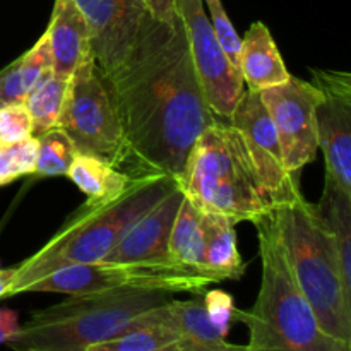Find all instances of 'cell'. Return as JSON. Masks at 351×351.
<instances>
[{"mask_svg":"<svg viewBox=\"0 0 351 351\" xmlns=\"http://www.w3.org/2000/svg\"><path fill=\"white\" fill-rule=\"evenodd\" d=\"M178 185L201 211L221 213L235 223H254L278 208L228 120L216 119L199 136Z\"/></svg>","mask_w":351,"mask_h":351,"instance_id":"cell-6","label":"cell"},{"mask_svg":"<svg viewBox=\"0 0 351 351\" xmlns=\"http://www.w3.org/2000/svg\"><path fill=\"white\" fill-rule=\"evenodd\" d=\"M228 122L242 136L257 175L274 202L280 206L288 201L300 189V180L298 173L285 167L280 139L261 93L245 88Z\"/></svg>","mask_w":351,"mask_h":351,"instance_id":"cell-13","label":"cell"},{"mask_svg":"<svg viewBox=\"0 0 351 351\" xmlns=\"http://www.w3.org/2000/svg\"><path fill=\"white\" fill-rule=\"evenodd\" d=\"M47 34L53 75L71 79L75 69L93 55L88 21L74 0H55Z\"/></svg>","mask_w":351,"mask_h":351,"instance_id":"cell-15","label":"cell"},{"mask_svg":"<svg viewBox=\"0 0 351 351\" xmlns=\"http://www.w3.org/2000/svg\"><path fill=\"white\" fill-rule=\"evenodd\" d=\"M182 199L184 191L177 185L163 201L137 219L99 263H171L168 242Z\"/></svg>","mask_w":351,"mask_h":351,"instance_id":"cell-14","label":"cell"},{"mask_svg":"<svg viewBox=\"0 0 351 351\" xmlns=\"http://www.w3.org/2000/svg\"><path fill=\"white\" fill-rule=\"evenodd\" d=\"M19 331V317L10 308H0V345L9 341Z\"/></svg>","mask_w":351,"mask_h":351,"instance_id":"cell-31","label":"cell"},{"mask_svg":"<svg viewBox=\"0 0 351 351\" xmlns=\"http://www.w3.org/2000/svg\"><path fill=\"white\" fill-rule=\"evenodd\" d=\"M16 273L17 266L9 267V269H0V298L10 297V290H12Z\"/></svg>","mask_w":351,"mask_h":351,"instance_id":"cell-32","label":"cell"},{"mask_svg":"<svg viewBox=\"0 0 351 351\" xmlns=\"http://www.w3.org/2000/svg\"><path fill=\"white\" fill-rule=\"evenodd\" d=\"M170 297L136 288L69 295L60 304L33 312L5 345L12 351H84L129 329Z\"/></svg>","mask_w":351,"mask_h":351,"instance_id":"cell-5","label":"cell"},{"mask_svg":"<svg viewBox=\"0 0 351 351\" xmlns=\"http://www.w3.org/2000/svg\"><path fill=\"white\" fill-rule=\"evenodd\" d=\"M67 177L86 194L88 204H103L125 194L137 178L123 173L113 165L96 156L77 153Z\"/></svg>","mask_w":351,"mask_h":351,"instance_id":"cell-20","label":"cell"},{"mask_svg":"<svg viewBox=\"0 0 351 351\" xmlns=\"http://www.w3.org/2000/svg\"><path fill=\"white\" fill-rule=\"evenodd\" d=\"M144 5L147 7L151 16L156 21L165 24H177L180 21L177 9V0H143Z\"/></svg>","mask_w":351,"mask_h":351,"instance_id":"cell-30","label":"cell"},{"mask_svg":"<svg viewBox=\"0 0 351 351\" xmlns=\"http://www.w3.org/2000/svg\"><path fill=\"white\" fill-rule=\"evenodd\" d=\"M237 69L247 89L263 91L290 79L283 57L278 50L269 27L261 21L250 24L240 40Z\"/></svg>","mask_w":351,"mask_h":351,"instance_id":"cell-17","label":"cell"},{"mask_svg":"<svg viewBox=\"0 0 351 351\" xmlns=\"http://www.w3.org/2000/svg\"><path fill=\"white\" fill-rule=\"evenodd\" d=\"M235 225L221 213L202 211L206 269L216 283L240 280L245 271V264L237 249Z\"/></svg>","mask_w":351,"mask_h":351,"instance_id":"cell-18","label":"cell"},{"mask_svg":"<svg viewBox=\"0 0 351 351\" xmlns=\"http://www.w3.org/2000/svg\"><path fill=\"white\" fill-rule=\"evenodd\" d=\"M312 75L319 89L315 123L326 177L351 192V75L329 69H314Z\"/></svg>","mask_w":351,"mask_h":351,"instance_id":"cell-12","label":"cell"},{"mask_svg":"<svg viewBox=\"0 0 351 351\" xmlns=\"http://www.w3.org/2000/svg\"><path fill=\"white\" fill-rule=\"evenodd\" d=\"M204 5L208 7V17L211 21V26L215 29L216 38H218L219 45L228 55L230 60L237 67V60H239V50H240V40L237 29L233 27L232 21H230L228 14H226L225 7H223L221 0H202Z\"/></svg>","mask_w":351,"mask_h":351,"instance_id":"cell-28","label":"cell"},{"mask_svg":"<svg viewBox=\"0 0 351 351\" xmlns=\"http://www.w3.org/2000/svg\"><path fill=\"white\" fill-rule=\"evenodd\" d=\"M194 69L213 113L228 120L245 91L239 69L219 45L202 0H177Z\"/></svg>","mask_w":351,"mask_h":351,"instance_id":"cell-9","label":"cell"},{"mask_svg":"<svg viewBox=\"0 0 351 351\" xmlns=\"http://www.w3.org/2000/svg\"><path fill=\"white\" fill-rule=\"evenodd\" d=\"M177 185L178 182L170 177H141L113 201L84 202L36 254L17 266L10 297L24 293L33 281L57 267L105 259L123 233Z\"/></svg>","mask_w":351,"mask_h":351,"instance_id":"cell-3","label":"cell"},{"mask_svg":"<svg viewBox=\"0 0 351 351\" xmlns=\"http://www.w3.org/2000/svg\"><path fill=\"white\" fill-rule=\"evenodd\" d=\"M178 339L177 329L154 321L149 311L123 332L88 346L84 351H177Z\"/></svg>","mask_w":351,"mask_h":351,"instance_id":"cell-23","label":"cell"},{"mask_svg":"<svg viewBox=\"0 0 351 351\" xmlns=\"http://www.w3.org/2000/svg\"><path fill=\"white\" fill-rule=\"evenodd\" d=\"M295 283L326 335L351 346V291L345 287L331 235L315 204L298 189L274 209Z\"/></svg>","mask_w":351,"mask_h":351,"instance_id":"cell-4","label":"cell"},{"mask_svg":"<svg viewBox=\"0 0 351 351\" xmlns=\"http://www.w3.org/2000/svg\"><path fill=\"white\" fill-rule=\"evenodd\" d=\"M153 319L177 329L180 335L177 351H247L245 346L226 341L225 336L211 324L202 298H170L167 304L153 308Z\"/></svg>","mask_w":351,"mask_h":351,"instance_id":"cell-16","label":"cell"},{"mask_svg":"<svg viewBox=\"0 0 351 351\" xmlns=\"http://www.w3.org/2000/svg\"><path fill=\"white\" fill-rule=\"evenodd\" d=\"M57 127L71 137L77 153L99 158L125 173L127 153L122 127L108 86L93 55L69 79Z\"/></svg>","mask_w":351,"mask_h":351,"instance_id":"cell-7","label":"cell"},{"mask_svg":"<svg viewBox=\"0 0 351 351\" xmlns=\"http://www.w3.org/2000/svg\"><path fill=\"white\" fill-rule=\"evenodd\" d=\"M105 77L125 143V173L180 182L195 141L218 117L194 69L182 21L160 23Z\"/></svg>","mask_w":351,"mask_h":351,"instance_id":"cell-1","label":"cell"},{"mask_svg":"<svg viewBox=\"0 0 351 351\" xmlns=\"http://www.w3.org/2000/svg\"><path fill=\"white\" fill-rule=\"evenodd\" d=\"M263 264L257 300L249 311L235 312V321L249 329L247 351H351L319 326L314 311L291 276L274 211L252 223Z\"/></svg>","mask_w":351,"mask_h":351,"instance_id":"cell-2","label":"cell"},{"mask_svg":"<svg viewBox=\"0 0 351 351\" xmlns=\"http://www.w3.org/2000/svg\"><path fill=\"white\" fill-rule=\"evenodd\" d=\"M0 79H2V71H0ZM0 106H2V101H0Z\"/></svg>","mask_w":351,"mask_h":351,"instance_id":"cell-33","label":"cell"},{"mask_svg":"<svg viewBox=\"0 0 351 351\" xmlns=\"http://www.w3.org/2000/svg\"><path fill=\"white\" fill-rule=\"evenodd\" d=\"M209 285L216 283L204 274L185 269L173 263H93L57 267L51 273L33 281L26 291L82 295L117 290V288H136V290L163 291L168 295H201Z\"/></svg>","mask_w":351,"mask_h":351,"instance_id":"cell-8","label":"cell"},{"mask_svg":"<svg viewBox=\"0 0 351 351\" xmlns=\"http://www.w3.org/2000/svg\"><path fill=\"white\" fill-rule=\"evenodd\" d=\"M168 252H170V261L177 266L211 278L206 269L202 211L185 194L171 226Z\"/></svg>","mask_w":351,"mask_h":351,"instance_id":"cell-22","label":"cell"},{"mask_svg":"<svg viewBox=\"0 0 351 351\" xmlns=\"http://www.w3.org/2000/svg\"><path fill=\"white\" fill-rule=\"evenodd\" d=\"M259 93L276 129L285 167L291 173H298L315 160L319 151L315 123L319 89L312 82L290 75L283 84Z\"/></svg>","mask_w":351,"mask_h":351,"instance_id":"cell-11","label":"cell"},{"mask_svg":"<svg viewBox=\"0 0 351 351\" xmlns=\"http://www.w3.org/2000/svg\"><path fill=\"white\" fill-rule=\"evenodd\" d=\"M38 158L34 175L40 177H67L77 149L71 137L62 129L47 130L36 137Z\"/></svg>","mask_w":351,"mask_h":351,"instance_id":"cell-25","label":"cell"},{"mask_svg":"<svg viewBox=\"0 0 351 351\" xmlns=\"http://www.w3.org/2000/svg\"><path fill=\"white\" fill-rule=\"evenodd\" d=\"M315 208L331 235L345 287L351 291V192L326 177L324 192Z\"/></svg>","mask_w":351,"mask_h":351,"instance_id":"cell-21","label":"cell"},{"mask_svg":"<svg viewBox=\"0 0 351 351\" xmlns=\"http://www.w3.org/2000/svg\"><path fill=\"white\" fill-rule=\"evenodd\" d=\"M202 304H204L206 314H208L211 324L226 338L230 329H232V324L237 322V307L235 304H233L232 295H228L226 291L221 290H211L204 295Z\"/></svg>","mask_w":351,"mask_h":351,"instance_id":"cell-29","label":"cell"},{"mask_svg":"<svg viewBox=\"0 0 351 351\" xmlns=\"http://www.w3.org/2000/svg\"><path fill=\"white\" fill-rule=\"evenodd\" d=\"M53 75L50 41L45 31L40 40L17 60L2 69L0 79V101L24 103L31 91Z\"/></svg>","mask_w":351,"mask_h":351,"instance_id":"cell-19","label":"cell"},{"mask_svg":"<svg viewBox=\"0 0 351 351\" xmlns=\"http://www.w3.org/2000/svg\"><path fill=\"white\" fill-rule=\"evenodd\" d=\"M33 137V120L24 103L0 106V144L21 143Z\"/></svg>","mask_w":351,"mask_h":351,"instance_id":"cell-27","label":"cell"},{"mask_svg":"<svg viewBox=\"0 0 351 351\" xmlns=\"http://www.w3.org/2000/svg\"><path fill=\"white\" fill-rule=\"evenodd\" d=\"M38 139L29 137L14 144H0V187L27 175H34Z\"/></svg>","mask_w":351,"mask_h":351,"instance_id":"cell-26","label":"cell"},{"mask_svg":"<svg viewBox=\"0 0 351 351\" xmlns=\"http://www.w3.org/2000/svg\"><path fill=\"white\" fill-rule=\"evenodd\" d=\"M67 89L69 79L51 75L27 95L24 105L29 110L31 120H33V137L41 136L58 125Z\"/></svg>","mask_w":351,"mask_h":351,"instance_id":"cell-24","label":"cell"},{"mask_svg":"<svg viewBox=\"0 0 351 351\" xmlns=\"http://www.w3.org/2000/svg\"><path fill=\"white\" fill-rule=\"evenodd\" d=\"M84 14L91 50L103 75L119 69L161 23L143 0H74Z\"/></svg>","mask_w":351,"mask_h":351,"instance_id":"cell-10","label":"cell"}]
</instances>
